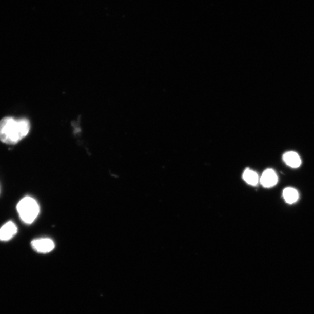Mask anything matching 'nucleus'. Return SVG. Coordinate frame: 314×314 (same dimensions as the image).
<instances>
[{"label":"nucleus","mask_w":314,"mask_h":314,"mask_svg":"<svg viewBox=\"0 0 314 314\" xmlns=\"http://www.w3.org/2000/svg\"><path fill=\"white\" fill-rule=\"evenodd\" d=\"M30 129V124L27 119L4 117L0 121V141L15 145L27 136Z\"/></svg>","instance_id":"f257e3e1"},{"label":"nucleus","mask_w":314,"mask_h":314,"mask_svg":"<svg viewBox=\"0 0 314 314\" xmlns=\"http://www.w3.org/2000/svg\"><path fill=\"white\" fill-rule=\"evenodd\" d=\"M16 209L21 219L26 224H32L40 212L36 200L29 196L22 199L17 204Z\"/></svg>","instance_id":"f03ea898"},{"label":"nucleus","mask_w":314,"mask_h":314,"mask_svg":"<svg viewBox=\"0 0 314 314\" xmlns=\"http://www.w3.org/2000/svg\"><path fill=\"white\" fill-rule=\"evenodd\" d=\"M33 249L39 253L50 252L54 250L55 243L49 238L35 239L31 243Z\"/></svg>","instance_id":"7ed1b4c3"},{"label":"nucleus","mask_w":314,"mask_h":314,"mask_svg":"<svg viewBox=\"0 0 314 314\" xmlns=\"http://www.w3.org/2000/svg\"><path fill=\"white\" fill-rule=\"evenodd\" d=\"M16 225L12 221H9L0 228V241L7 242L14 238L17 233Z\"/></svg>","instance_id":"20e7f679"},{"label":"nucleus","mask_w":314,"mask_h":314,"mask_svg":"<svg viewBox=\"0 0 314 314\" xmlns=\"http://www.w3.org/2000/svg\"><path fill=\"white\" fill-rule=\"evenodd\" d=\"M278 181L277 174L272 169H266L260 178L261 184L266 188L276 186Z\"/></svg>","instance_id":"39448f33"},{"label":"nucleus","mask_w":314,"mask_h":314,"mask_svg":"<svg viewBox=\"0 0 314 314\" xmlns=\"http://www.w3.org/2000/svg\"><path fill=\"white\" fill-rule=\"evenodd\" d=\"M283 160L286 164L293 168H299L302 164V160H301L299 155L294 151L286 152L283 155Z\"/></svg>","instance_id":"423d86ee"},{"label":"nucleus","mask_w":314,"mask_h":314,"mask_svg":"<svg viewBox=\"0 0 314 314\" xmlns=\"http://www.w3.org/2000/svg\"><path fill=\"white\" fill-rule=\"evenodd\" d=\"M283 197L288 204H293L298 200L299 195L298 191L292 187H287L283 191Z\"/></svg>","instance_id":"0eeeda50"},{"label":"nucleus","mask_w":314,"mask_h":314,"mask_svg":"<svg viewBox=\"0 0 314 314\" xmlns=\"http://www.w3.org/2000/svg\"><path fill=\"white\" fill-rule=\"evenodd\" d=\"M243 180L245 181L248 184L256 186L259 182V175L256 172L252 171L250 169H246L244 171L243 174Z\"/></svg>","instance_id":"6e6552de"}]
</instances>
